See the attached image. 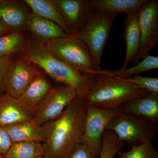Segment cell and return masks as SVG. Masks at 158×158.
I'll use <instances>...</instances> for the list:
<instances>
[{
  "mask_svg": "<svg viewBox=\"0 0 158 158\" xmlns=\"http://www.w3.org/2000/svg\"><path fill=\"white\" fill-rule=\"evenodd\" d=\"M94 76L92 87L83 99L88 104L96 107L116 110L130 100L150 93L121 78L102 75Z\"/></svg>",
  "mask_w": 158,
  "mask_h": 158,
  "instance_id": "cell-3",
  "label": "cell"
},
{
  "mask_svg": "<svg viewBox=\"0 0 158 158\" xmlns=\"http://www.w3.org/2000/svg\"><path fill=\"white\" fill-rule=\"evenodd\" d=\"M12 62L11 56L0 57V89L5 87L6 75Z\"/></svg>",
  "mask_w": 158,
  "mask_h": 158,
  "instance_id": "cell-27",
  "label": "cell"
},
{
  "mask_svg": "<svg viewBox=\"0 0 158 158\" xmlns=\"http://www.w3.org/2000/svg\"><path fill=\"white\" fill-rule=\"evenodd\" d=\"M4 127L13 143L25 141L42 143L45 140V126L37 125L33 120Z\"/></svg>",
  "mask_w": 158,
  "mask_h": 158,
  "instance_id": "cell-17",
  "label": "cell"
},
{
  "mask_svg": "<svg viewBox=\"0 0 158 158\" xmlns=\"http://www.w3.org/2000/svg\"><path fill=\"white\" fill-rule=\"evenodd\" d=\"M0 158H2V157L0 156Z\"/></svg>",
  "mask_w": 158,
  "mask_h": 158,
  "instance_id": "cell-32",
  "label": "cell"
},
{
  "mask_svg": "<svg viewBox=\"0 0 158 158\" xmlns=\"http://www.w3.org/2000/svg\"><path fill=\"white\" fill-rule=\"evenodd\" d=\"M141 62L128 68L118 70L101 69L100 70L90 71V75H98L109 76L115 77L126 78L139 73L149 71L158 68V57L148 55L142 59Z\"/></svg>",
  "mask_w": 158,
  "mask_h": 158,
  "instance_id": "cell-21",
  "label": "cell"
},
{
  "mask_svg": "<svg viewBox=\"0 0 158 158\" xmlns=\"http://www.w3.org/2000/svg\"><path fill=\"white\" fill-rule=\"evenodd\" d=\"M38 73L27 60L17 59L12 62L6 75L5 88L7 93L19 98Z\"/></svg>",
  "mask_w": 158,
  "mask_h": 158,
  "instance_id": "cell-11",
  "label": "cell"
},
{
  "mask_svg": "<svg viewBox=\"0 0 158 158\" xmlns=\"http://www.w3.org/2000/svg\"><path fill=\"white\" fill-rule=\"evenodd\" d=\"M52 88L48 81L38 73L19 98L29 106L37 109Z\"/></svg>",
  "mask_w": 158,
  "mask_h": 158,
  "instance_id": "cell-20",
  "label": "cell"
},
{
  "mask_svg": "<svg viewBox=\"0 0 158 158\" xmlns=\"http://www.w3.org/2000/svg\"><path fill=\"white\" fill-rule=\"evenodd\" d=\"M63 19L77 34L94 11L92 0H52Z\"/></svg>",
  "mask_w": 158,
  "mask_h": 158,
  "instance_id": "cell-10",
  "label": "cell"
},
{
  "mask_svg": "<svg viewBox=\"0 0 158 158\" xmlns=\"http://www.w3.org/2000/svg\"><path fill=\"white\" fill-rule=\"evenodd\" d=\"M139 10L126 14L123 37L126 44V52L124 63L120 69L127 68L138 53L140 42L138 22Z\"/></svg>",
  "mask_w": 158,
  "mask_h": 158,
  "instance_id": "cell-15",
  "label": "cell"
},
{
  "mask_svg": "<svg viewBox=\"0 0 158 158\" xmlns=\"http://www.w3.org/2000/svg\"><path fill=\"white\" fill-rule=\"evenodd\" d=\"M118 109L105 110L87 103L82 143L95 157L99 158L104 133Z\"/></svg>",
  "mask_w": 158,
  "mask_h": 158,
  "instance_id": "cell-7",
  "label": "cell"
},
{
  "mask_svg": "<svg viewBox=\"0 0 158 158\" xmlns=\"http://www.w3.org/2000/svg\"><path fill=\"white\" fill-rule=\"evenodd\" d=\"M43 155L42 143L25 141L13 143L5 157L6 158H36Z\"/></svg>",
  "mask_w": 158,
  "mask_h": 158,
  "instance_id": "cell-22",
  "label": "cell"
},
{
  "mask_svg": "<svg viewBox=\"0 0 158 158\" xmlns=\"http://www.w3.org/2000/svg\"><path fill=\"white\" fill-rule=\"evenodd\" d=\"M135 85L140 89L146 90L151 93L158 94V77H147L138 75L122 78Z\"/></svg>",
  "mask_w": 158,
  "mask_h": 158,
  "instance_id": "cell-26",
  "label": "cell"
},
{
  "mask_svg": "<svg viewBox=\"0 0 158 158\" xmlns=\"http://www.w3.org/2000/svg\"><path fill=\"white\" fill-rule=\"evenodd\" d=\"M31 14L19 1L0 0V19L13 32L27 26Z\"/></svg>",
  "mask_w": 158,
  "mask_h": 158,
  "instance_id": "cell-14",
  "label": "cell"
},
{
  "mask_svg": "<svg viewBox=\"0 0 158 158\" xmlns=\"http://www.w3.org/2000/svg\"><path fill=\"white\" fill-rule=\"evenodd\" d=\"M149 0H92L95 11L117 15L138 11Z\"/></svg>",
  "mask_w": 158,
  "mask_h": 158,
  "instance_id": "cell-19",
  "label": "cell"
},
{
  "mask_svg": "<svg viewBox=\"0 0 158 158\" xmlns=\"http://www.w3.org/2000/svg\"><path fill=\"white\" fill-rule=\"evenodd\" d=\"M36 158H43V156H39V157H37Z\"/></svg>",
  "mask_w": 158,
  "mask_h": 158,
  "instance_id": "cell-31",
  "label": "cell"
},
{
  "mask_svg": "<svg viewBox=\"0 0 158 158\" xmlns=\"http://www.w3.org/2000/svg\"><path fill=\"white\" fill-rule=\"evenodd\" d=\"M12 32L0 19V37L11 34Z\"/></svg>",
  "mask_w": 158,
  "mask_h": 158,
  "instance_id": "cell-30",
  "label": "cell"
},
{
  "mask_svg": "<svg viewBox=\"0 0 158 158\" xmlns=\"http://www.w3.org/2000/svg\"><path fill=\"white\" fill-rule=\"evenodd\" d=\"M77 97L76 90L69 85L59 84L52 88L37 107L33 121L43 126L58 119Z\"/></svg>",
  "mask_w": 158,
  "mask_h": 158,
  "instance_id": "cell-8",
  "label": "cell"
},
{
  "mask_svg": "<svg viewBox=\"0 0 158 158\" xmlns=\"http://www.w3.org/2000/svg\"><path fill=\"white\" fill-rule=\"evenodd\" d=\"M23 2L32 9L33 13L56 24L66 34H76L65 22L52 0H25Z\"/></svg>",
  "mask_w": 158,
  "mask_h": 158,
  "instance_id": "cell-18",
  "label": "cell"
},
{
  "mask_svg": "<svg viewBox=\"0 0 158 158\" xmlns=\"http://www.w3.org/2000/svg\"><path fill=\"white\" fill-rule=\"evenodd\" d=\"M125 143L118 139L116 134L110 131H106L102 140L99 158H113Z\"/></svg>",
  "mask_w": 158,
  "mask_h": 158,
  "instance_id": "cell-23",
  "label": "cell"
},
{
  "mask_svg": "<svg viewBox=\"0 0 158 158\" xmlns=\"http://www.w3.org/2000/svg\"><path fill=\"white\" fill-rule=\"evenodd\" d=\"M118 158H158V152L152 142H144L132 147L128 152L120 150Z\"/></svg>",
  "mask_w": 158,
  "mask_h": 158,
  "instance_id": "cell-25",
  "label": "cell"
},
{
  "mask_svg": "<svg viewBox=\"0 0 158 158\" xmlns=\"http://www.w3.org/2000/svg\"><path fill=\"white\" fill-rule=\"evenodd\" d=\"M24 37L22 33L14 32L0 37V57L11 56L22 47Z\"/></svg>",
  "mask_w": 158,
  "mask_h": 158,
  "instance_id": "cell-24",
  "label": "cell"
},
{
  "mask_svg": "<svg viewBox=\"0 0 158 158\" xmlns=\"http://www.w3.org/2000/svg\"><path fill=\"white\" fill-rule=\"evenodd\" d=\"M116 15L95 11L77 36L86 46L98 70H101L102 57Z\"/></svg>",
  "mask_w": 158,
  "mask_h": 158,
  "instance_id": "cell-5",
  "label": "cell"
},
{
  "mask_svg": "<svg viewBox=\"0 0 158 158\" xmlns=\"http://www.w3.org/2000/svg\"><path fill=\"white\" fill-rule=\"evenodd\" d=\"M106 131L113 132L120 141L133 147L152 142L157 135L158 127L147 119L119 111L109 123Z\"/></svg>",
  "mask_w": 158,
  "mask_h": 158,
  "instance_id": "cell-6",
  "label": "cell"
},
{
  "mask_svg": "<svg viewBox=\"0 0 158 158\" xmlns=\"http://www.w3.org/2000/svg\"><path fill=\"white\" fill-rule=\"evenodd\" d=\"M118 109L122 113L158 124V94L149 93L141 97L130 100Z\"/></svg>",
  "mask_w": 158,
  "mask_h": 158,
  "instance_id": "cell-13",
  "label": "cell"
},
{
  "mask_svg": "<svg viewBox=\"0 0 158 158\" xmlns=\"http://www.w3.org/2000/svg\"><path fill=\"white\" fill-rule=\"evenodd\" d=\"M87 103L77 97L58 119L46 124L44 158H69L81 144Z\"/></svg>",
  "mask_w": 158,
  "mask_h": 158,
  "instance_id": "cell-1",
  "label": "cell"
},
{
  "mask_svg": "<svg viewBox=\"0 0 158 158\" xmlns=\"http://www.w3.org/2000/svg\"><path fill=\"white\" fill-rule=\"evenodd\" d=\"M44 44L53 56L81 73L90 75V71H98L90 52L77 34Z\"/></svg>",
  "mask_w": 158,
  "mask_h": 158,
  "instance_id": "cell-4",
  "label": "cell"
},
{
  "mask_svg": "<svg viewBox=\"0 0 158 158\" xmlns=\"http://www.w3.org/2000/svg\"><path fill=\"white\" fill-rule=\"evenodd\" d=\"M36 109L6 93L0 96V126L8 127L33 120Z\"/></svg>",
  "mask_w": 158,
  "mask_h": 158,
  "instance_id": "cell-12",
  "label": "cell"
},
{
  "mask_svg": "<svg viewBox=\"0 0 158 158\" xmlns=\"http://www.w3.org/2000/svg\"><path fill=\"white\" fill-rule=\"evenodd\" d=\"M138 25L140 42L138 53L132 62L136 65L149 55L158 45V1H148L140 9Z\"/></svg>",
  "mask_w": 158,
  "mask_h": 158,
  "instance_id": "cell-9",
  "label": "cell"
},
{
  "mask_svg": "<svg viewBox=\"0 0 158 158\" xmlns=\"http://www.w3.org/2000/svg\"><path fill=\"white\" fill-rule=\"evenodd\" d=\"M27 27L42 42H48L65 37L68 34L56 24L33 12L31 13Z\"/></svg>",
  "mask_w": 158,
  "mask_h": 158,
  "instance_id": "cell-16",
  "label": "cell"
},
{
  "mask_svg": "<svg viewBox=\"0 0 158 158\" xmlns=\"http://www.w3.org/2000/svg\"><path fill=\"white\" fill-rule=\"evenodd\" d=\"M13 144L6 128L0 126V154L6 155Z\"/></svg>",
  "mask_w": 158,
  "mask_h": 158,
  "instance_id": "cell-28",
  "label": "cell"
},
{
  "mask_svg": "<svg viewBox=\"0 0 158 158\" xmlns=\"http://www.w3.org/2000/svg\"><path fill=\"white\" fill-rule=\"evenodd\" d=\"M24 56L27 62L42 68L54 81L73 88L80 98H84L92 87L94 76L81 73L57 59L39 40H33L28 44Z\"/></svg>",
  "mask_w": 158,
  "mask_h": 158,
  "instance_id": "cell-2",
  "label": "cell"
},
{
  "mask_svg": "<svg viewBox=\"0 0 158 158\" xmlns=\"http://www.w3.org/2000/svg\"><path fill=\"white\" fill-rule=\"evenodd\" d=\"M69 158H97L89 149L81 143L73 151Z\"/></svg>",
  "mask_w": 158,
  "mask_h": 158,
  "instance_id": "cell-29",
  "label": "cell"
}]
</instances>
